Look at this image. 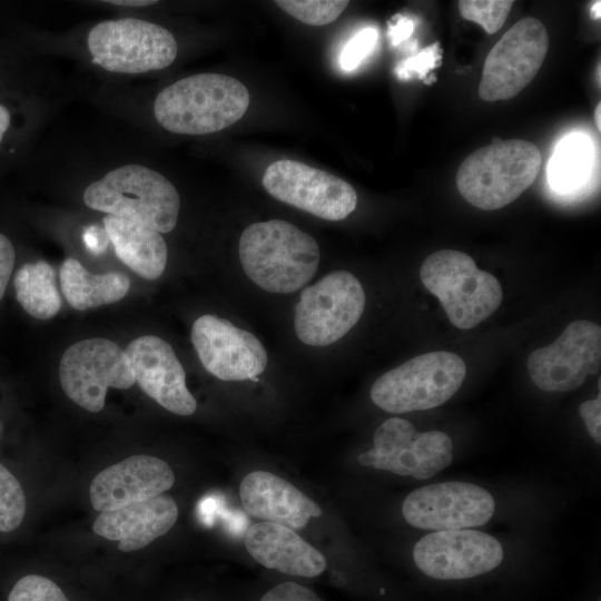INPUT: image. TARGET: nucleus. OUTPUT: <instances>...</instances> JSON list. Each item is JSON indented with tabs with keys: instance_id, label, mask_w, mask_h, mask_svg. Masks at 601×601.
<instances>
[{
	"instance_id": "25",
	"label": "nucleus",
	"mask_w": 601,
	"mask_h": 601,
	"mask_svg": "<svg viewBox=\"0 0 601 601\" xmlns=\"http://www.w3.org/2000/svg\"><path fill=\"white\" fill-rule=\"evenodd\" d=\"M592 159L591 145L587 137L572 135L556 147L549 166V180L559 191L575 189L588 176Z\"/></svg>"
},
{
	"instance_id": "1",
	"label": "nucleus",
	"mask_w": 601,
	"mask_h": 601,
	"mask_svg": "<svg viewBox=\"0 0 601 601\" xmlns=\"http://www.w3.org/2000/svg\"><path fill=\"white\" fill-rule=\"evenodd\" d=\"M247 277L266 292L289 294L316 274L319 247L307 233L283 219L249 225L238 246Z\"/></svg>"
},
{
	"instance_id": "26",
	"label": "nucleus",
	"mask_w": 601,
	"mask_h": 601,
	"mask_svg": "<svg viewBox=\"0 0 601 601\" xmlns=\"http://www.w3.org/2000/svg\"><path fill=\"white\" fill-rule=\"evenodd\" d=\"M28 502L20 479L0 461V533L16 532L27 515Z\"/></svg>"
},
{
	"instance_id": "24",
	"label": "nucleus",
	"mask_w": 601,
	"mask_h": 601,
	"mask_svg": "<svg viewBox=\"0 0 601 601\" xmlns=\"http://www.w3.org/2000/svg\"><path fill=\"white\" fill-rule=\"evenodd\" d=\"M16 297L21 307L37 319H49L58 314L61 297L56 273L43 260L21 266L13 278Z\"/></svg>"
},
{
	"instance_id": "33",
	"label": "nucleus",
	"mask_w": 601,
	"mask_h": 601,
	"mask_svg": "<svg viewBox=\"0 0 601 601\" xmlns=\"http://www.w3.org/2000/svg\"><path fill=\"white\" fill-rule=\"evenodd\" d=\"M579 413L585 424L591 437L601 443V400L600 394L597 398L585 401L580 404Z\"/></svg>"
},
{
	"instance_id": "12",
	"label": "nucleus",
	"mask_w": 601,
	"mask_h": 601,
	"mask_svg": "<svg viewBox=\"0 0 601 601\" xmlns=\"http://www.w3.org/2000/svg\"><path fill=\"white\" fill-rule=\"evenodd\" d=\"M263 186L277 200L326 220H342L357 205L356 191L347 181L292 159L270 164Z\"/></svg>"
},
{
	"instance_id": "39",
	"label": "nucleus",
	"mask_w": 601,
	"mask_h": 601,
	"mask_svg": "<svg viewBox=\"0 0 601 601\" xmlns=\"http://www.w3.org/2000/svg\"><path fill=\"white\" fill-rule=\"evenodd\" d=\"M600 7H601L600 1L594 2L593 6L591 7V17L594 20L600 19Z\"/></svg>"
},
{
	"instance_id": "40",
	"label": "nucleus",
	"mask_w": 601,
	"mask_h": 601,
	"mask_svg": "<svg viewBox=\"0 0 601 601\" xmlns=\"http://www.w3.org/2000/svg\"><path fill=\"white\" fill-rule=\"evenodd\" d=\"M601 104H598L597 108H595V112H594V119H595V125L598 127L599 130H601Z\"/></svg>"
},
{
	"instance_id": "30",
	"label": "nucleus",
	"mask_w": 601,
	"mask_h": 601,
	"mask_svg": "<svg viewBox=\"0 0 601 601\" xmlns=\"http://www.w3.org/2000/svg\"><path fill=\"white\" fill-rule=\"evenodd\" d=\"M377 39V32L373 28H366L357 32L344 47L339 63L344 70L355 69L365 57L373 50Z\"/></svg>"
},
{
	"instance_id": "13",
	"label": "nucleus",
	"mask_w": 601,
	"mask_h": 601,
	"mask_svg": "<svg viewBox=\"0 0 601 601\" xmlns=\"http://www.w3.org/2000/svg\"><path fill=\"white\" fill-rule=\"evenodd\" d=\"M601 366V327L590 321L570 323L550 345L535 349L526 362L534 385L545 392L581 386Z\"/></svg>"
},
{
	"instance_id": "3",
	"label": "nucleus",
	"mask_w": 601,
	"mask_h": 601,
	"mask_svg": "<svg viewBox=\"0 0 601 601\" xmlns=\"http://www.w3.org/2000/svg\"><path fill=\"white\" fill-rule=\"evenodd\" d=\"M87 207L147 226L171 231L178 220L180 198L160 173L139 164L114 168L88 185L82 195Z\"/></svg>"
},
{
	"instance_id": "15",
	"label": "nucleus",
	"mask_w": 601,
	"mask_h": 601,
	"mask_svg": "<svg viewBox=\"0 0 601 601\" xmlns=\"http://www.w3.org/2000/svg\"><path fill=\"white\" fill-rule=\"evenodd\" d=\"M415 565L436 580H464L491 572L504 556L494 536L471 529L434 531L413 548Z\"/></svg>"
},
{
	"instance_id": "6",
	"label": "nucleus",
	"mask_w": 601,
	"mask_h": 601,
	"mask_svg": "<svg viewBox=\"0 0 601 601\" xmlns=\"http://www.w3.org/2000/svg\"><path fill=\"white\" fill-rule=\"evenodd\" d=\"M464 361L437 351L415 356L380 376L371 388L373 403L385 412L402 414L437 407L461 387Z\"/></svg>"
},
{
	"instance_id": "37",
	"label": "nucleus",
	"mask_w": 601,
	"mask_h": 601,
	"mask_svg": "<svg viewBox=\"0 0 601 601\" xmlns=\"http://www.w3.org/2000/svg\"><path fill=\"white\" fill-rule=\"evenodd\" d=\"M11 121L10 111L3 106L0 105V144L3 139L4 134L7 132Z\"/></svg>"
},
{
	"instance_id": "18",
	"label": "nucleus",
	"mask_w": 601,
	"mask_h": 601,
	"mask_svg": "<svg viewBox=\"0 0 601 601\" xmlns=\"http://www.w3.org/2000/svg\"><path fill=\"white\" fill-rule=\"evenodd\" d=\"M175 483L171 467L151 455H132L98 473L89 494L96 511L107 512L158 496Z\"/></svg>"
},
{
	"instance_id": "21",
	"label": "nucleus",
	"mask_w": 601,
	"mask_h": 601,
	"mask_svg": "<svg viewBox=\"0 0 601 601\" xmlns=\"http://www.w3.org/2000/svg\"><path fill=\"white\" fill-rule=\"evenodd\" d=\"M245 546L263 566L289 575L314 578L327 565L325 556L294 530L273 522L250 525Z\"/></svg>"
},
{
	"instance_id": "16",
	"label": "nucleus",
	"mask_w": 601,
	"mask_h": 601,
	"mask_svg": "<svg viewBox=\"0 0 601 601\" xmlns=\"http://www.w3.org/2000/svg\"><path fill=\"white\" fill-rule=\"evenodd\" d=\"M191 342L206 371L221 381L255 382L267 366L266 349L254 334L215 315L194 322Z\"/></svg>"
},
{
	"instance_id": "41",
	"label": "nucleus",
	"mask_w": 601,
	"mask_h": 601,
	"mask_svg": "<svg viewBox=\"0 0 601 601\" xmlns=\"http://www.w3.org/2000/svg\"><path fill=\"white\" fill-rule=\"evenodd\" d=\"M2 433H3V423L0 421V439L2 436Z\"/></svg>"
},
{
	"instance_id": "20",
	"label": "nucleus",
	"mask_w": 601,
	"mask_h": 601,
	"mask_svg": "<svg viewBox=\"0 0 601 601\" xmlns=\"http://www.w3.org/2000/svg\"><path fill=\"white\" fill-rule=\"evenodd\" d=\"M176 501L160 494L141 502L101 512L92 524L93 532L118 541L124 552L137 551L165 535L178 519Z\"/></svg>"
},
{
	"instance_id": "31",
	"label": "nucleus",
	"mask_w": 601,
	"mask_h": 601,
	"mask_svg": "<svg viewBox=\"0 0 601 601\" xmlns=\"http://www.w3.org/2000/svg\"><path fill=\"white\" fill-rule=\"evenodd\" d=\"M439 46V42H435L422 50L417 56L401 62L397 67L398 77H408L412 72H415L420 78H424L441 58Z\"/></svg>"
},
{
	"instance_id": "27",
	"label": "nucleus",
	"mask_w": 601,
	"mask_h": 601,
	"mask_svg": "<svg viewBox=\"0 0 601 601\" xmlns=\"http://www.w3.org/2000/svg\"><path fill=\"white\" fill-rule=\"evenodd\" d=\"M275 3L293 18L309 26H325L345 10L344 0H277Z\"/></svg>"
},
{
	"instance_id": "11",
	"label": "nucleus",
	"mask_w": 601,
	"mask_h": 601,
	"mask_svg": "<svg viewBox=\"0 0 601 601\" xmlns=\"http://www.w3.org/2000/svg\"><path fill=\"white\" fill-rule=\"evenodd\" d=\"M549 49L544 24L532 17L514 23L490 50L479 95L485 101L508 100L526 87L540 70Z\"/></svg>"
},
{
	"instance_id": "23",
	"label": "nucleus",
	"mask_w": 601,
	"mask_h": 601,
	"mask_svg": "<svg viewBox=\"0 0 601 601\" xmlns=\"http://www.w3.org/2000/svg\"><path fill=\"white\" fill-rule=\"evenodd\" d=\"M60 287L67 302L78 311L112 304L126 296L129 277L120 272L92 274L76 258H67L59 272Z\"/></svg>"
},
{
	"instance_id": "9",
	"label": "nucleus",
	"mask_w": 601,
	"mask_h": 601,
	"mask_svg": "<svg viewBox=\"0 0 601 601\" xmlns=\"http://www.w3.org/2000/svg\"><path fill=\"white\" fill-rule=\"evenodd\" d=\"M373 443L357 462L401 476L427 480L453 462V442L446 433L418 432L401 417L384 421L374 432Z\"/></svg>"
},
{
	"instance_id": "4",
	"label": "nucleus",
	"mask_w": 601,
	"mask_h": 601,
	"mask_svg": "<svg viewBox=\"0 0 601 601\" xmlns=\"http://www.w3.org/2000/svg\"><path fill=\"white\" fill-rule=\"evenodd\" d=\"M542 166L539 148L510 139L476 149L460 166L456 187L465 200L483 210L514 201L535 180Z\"/></svg>"
},
{
	"instance_id": "5",
	"label": "nucleus",
	"mask_w": 601,
	"mask_h": 601,
	"mask_svg": "<svg viewBox=\"0 0 601 601\" xmlns=\"http://www.w3.org/2000/svg\"><path fill=\"white\" fill-rule=\"evenodd\" d=\"M420 277L425 288L440 299L450 322L461 329L479 325L502 302L499 280L459 250L442 249L426 257Z\"/></svg>"
},
{
	"instance_id": "42",
	"label": "nucleus",
	"mask_w": 601,
	"mask_h": 601,
	"mask_svg": "<svg viewBox=\"0 0 601 601\" xmlns=\"http://www.w3.org/2000/svg\"><path fill=\"white\" fill-rule=\"evenodd\" d=\"M598 601H600V600H598Z\"/></svg>"
},
{
	"instance_id": "10",
	"label": "nucleus",
	"mask_w": 601,
	"mask_h": 601,
	"mask_svg": "<svg viewBox=\"0 0 601 601\" xmlns=\"http://www.w3.org/2000/svg\"><path fill=\"white\" fill-rule=\"evenodd\" d=\"M59 378L66 395L92 413L104 408L108 387L126 390L136 382L125 351L102 337L69 346L60 359Z\"/></svg>"
},
{
	"instance_id": "2",
	"label": "nucleus",
	"mask_w": 601,
	"mask_h": 601,
	"mask_svg": "<svg viewBox=\"0 0 601 601\" xmlns=\"http://www.w3.org/2000/svg\"><path fill=\"white\" fill-rule=\"evenodd\" d=\"M249 106V92L236 78L197 73L164 88L154 102L157 122L178 135H208L238 121Z\"/></svg>"
},
{
	"instance_id": "38",
	"label": "nucleus",
	"mask_w": 601,
	"mask_h": 601,
	"mask_svg": "<svg viewBox=\"0 0 601 601\" xmlns=\"http://www.w3.org/2000/svg\"><path fill=\"white\" fill-rule=\"evenodd\" d=\"M106 3L115 4V6H125V7H146L156 3L157 1H149V0H118V1H105Z\"/></svg>"
},
{
	"instance_id": "32",
	"label": "nucleus",
	"mask_w": 601,
	"mask_h": 601,
	"mask_svg": "<svg viewBox=\"0 0 601 601\" xmlns=\"http://www.w3.org/2000/svg\"><path fill=\"white\" fill-rule=\"evenodd\" d=\"M260 601H323L314 591L296 582H283L269 589Z\"/></svg>"
},
{
	"instance_id": "17",
	"label": "nucleus",
	"mask_w": 601,
	"mask_h": 601,
	"mask_svg": "<svg viewBox=\"0 0 601 601\" xmlns=\"http://www.w3.org/2000/svg\"><path fill=\"white\" fill-rule=\"evenodd\" d=\"M135 381L164 408L178 415H191L197 408L186 386V375L173 347L155 335L131 341L125 349Z\"/></svg>"
},
{
	"instance_id": "29",
	"label": "nucleus",
	"mask_w": 601,
	"mask_h": 601,
	"mask_svg": "<svg viewBox=\"0 0 601 601\" xmlns=\"http://www.w3.org/2000/svg\"><path fill=\"white\" fill-rule=\"evenodd\" d=\"M7 601H69L50 579L27 574L18 579L8 593Z\"/></svg>"
},
{
	"instance_id": "35",
	"label": "nucleus",
	"mask_w": 601,
	"mask_h": 601,
	"mask_svg": "<svg viewBox=\"0 0 601 601\" xmlns=\"http://www.w3.org/2000/svg\"><path fill=\"white\" fill-rule=\"evenodd\" d=\"M109 238L105 229L98 226H89L83 231V243L95 255L104 253L108 246Z\"/></svg>"
},
{
	"instance_id": "14",
	"label": "nucleus",
	"mask_w": 601,
	"mask_h": 601,
	"mask_svg": "<svg viewBox=\"0 0 601 601\" xmlns=\"http://www.w3.org/2000/svg\"><path fill=\"white\" fill-rule=\"evenodd\" d=\"M495 510L492 494L463 481H446L410 492L402 504L405 521L432 531L463 530L487 523Z\"/></svg>"
},
{
	"instance_id": "22",
	"label": "nucleus",
	"mask_w": 601,
	"mask_h": 601,
	"mask_svg": "<svg viewBox=\"0 0 601 601\" xmlns=\"http://www.w3.org/2000/svg\"><path fill=\"white\" fill-rule=\"evenodd\" d=\"M105 231L117 257L145 279L159 278L167 264V245L161 234L132 220L106 215Z\"/></svg>"
},
{
	"instance_id": "28",
	"label": "nucleus",
	"mask_w": 601,
	"mask_h": 601,
	"mask_svg": "<svg viewBox=\"0 0 601 601\" xmlns=\"http://www.w3.org/2000/svg\"><path fill=\"white\" fill-rule=\"evenodd\" d=\"M461 16L480 24L489 35L499 31L514 4L512 0H461Z\"/></svg>"
},
{
	"instance_id": "19",
	"label": "nucleus",
	"mask_w": 601,
	"mask_h": 601,
	"mask_svg": "<svg viewBox=\"0 0 601 601\" xmlns=\"http://www.w3.org/2000/svg\"><path fill=\"white\" fill-rule=\"evenodd\" d=\"M239 497L247 514L265 522L304 529L323 513L319 505L287 480L268 471H253L240 482Z\"/></svg>"
},
{
	"instance_id": "8",
	"label": "nucleus",
	"mask_w": 601,
	"mask_h": 601,
	"mask_svg": "<svg viewBox=\"0 0 601 601\" xmlns=\"http://www.w3.org/2000/svg\"><path fill=\"white\" fill-rule=\"evenodd\" d=\"M364 308L361 282L347 270L332 272L302 292L295 307V333L304 344L331 345L357 324Z\"/></svg>"
},
{
	"instance_id": "7",
	"label": "nucleus",
	"mask_w": 601,
	"mask_h": 601,
	"mask_svg": "<svg viewBox=\"0 0 601 601\" xmlns=\"http://www.w3.org/2000/svg\"><path fill=\"white\" fill-rule=\"evenodd\" d=\"M88 51L104 70L138 75L170 66L177 57V41L166 28L137 18L105 20L87 36Z\"/></svg>"
},
{
	"instance_id": "34",
	"label": "nucleus",
	"mask_w": 601,
	"mask_h": 601,
	"mask_svg": "<svg viewBox=\"0 0 601 601\" xmlns=\"http://www.w3.org/2000/svg\"><path fill=\"white\" fill-rule=\"evenodd\" d=\"M16 254L10 239L0 233V300L11 277Z\"/></svg>"
},
{
	"instance_id": "36",
	"label": "nucleus",
	"mask_w": 601,
	"mask_h": 601,
	"mask_svg": "<svg viewBox=\"0 0 601 601\" xmlns=\"http://www.w3.org/2000/svg\"><path fill=\"white\" fill-rule=\"evenodd\" d=\"M413 31V22L407 18H400L397 23L390 26L388 36L393 46H397L401 41L411 36Z\"/></svg>"
}]
</instances>
